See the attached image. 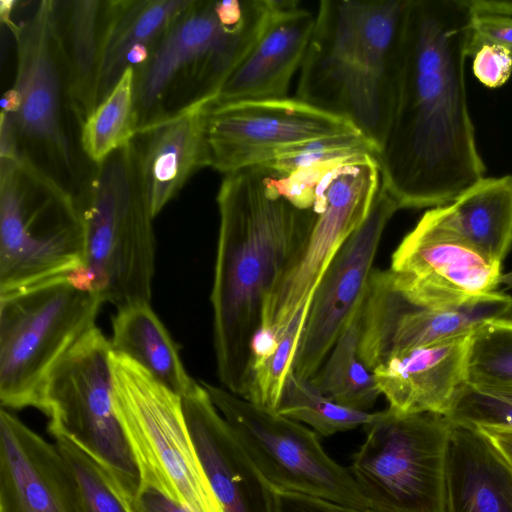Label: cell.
<instances>
[{
	"label": "cell",
	"instance_id": "cell-1",
	"mask_svg": "<svg viewBox=\"0 0 512 512\" xmlns=\"http://www.w3.org/2000/svg\"><path fill=\"white\" fill-rule=\"evenodd\" d=\"M465 0H410L390 124L377 155L400 209L451 203L485 177L470 115Z\"/></svg>",
	"mask_w": 512,
	"mask_h": 512
},
{
	"label": "cell",
	"instance_id": "cell-2",
	"mask_svg": "<svg viewBox=\"0 0 512 512\" xmlns=\"http://www.w3.org/2000/svg\"><path fill=\"white\" fill-rule=\"evenodd\" d=\"M216 200L210 299L217 375L225 389L245 398L264 299L306 242L317 212L284 196L261 165L226 174Z\"/></svg>",
	"mask_w": 512,
	"mask_h": 512
},
{
	"label": "cell",
	"instance_id": "cell-24",
	"mask_svg": "<svg viewBox=\"0 0 512 512\" xmlns=\"http://www.w3.org/2000/svg\"><path fill=\"white\" fill-rule=\"evenodd\" d=\"M194 0H108L101 48L97 105L124 72L141 69L172 23ZM96 105V106H97Z\"/></svg>",
	"mask_w": 512,
	"mask_h": 512
},
{
	"label": "cell",
	"instance_id": "cell-20",
	"mask_svg": "<svg viewBox=\"0 0 512 512\" xmlns=\"http://www.w3.org/2000/svg\"><path fill=\"white\" fill-rule=\"evenodd\" d=\"M187 426L223 512H269V486L201 383L182 396Z\"/></svg>",
	"mask_w": 512,
	"mask_h": 512
},
{
	"label": "cell",
	"instance_id": "cell-17",
	"mask_svg": "<svg viewBox=\"0 0 512 512\" xmlns=\"http://www.w3.org/2000/svg\"><path fill=\"white\" fill-rule=\"evenodd\" d=\"M0 512H86L76 477L57 446L4 408Z\"/></svg>",
	"mask_w": 512,
	"mask_h": 512
},
{
	"label": "cell",
	"instance_id": "cell-23",
	"mask_svg": "<svg viewBox=\"0 0 512 512\" xmlns=\"http://www.w3.org/2000/svg\"><path fill=\"white\" fill-rule=\"evenodd\" d=\"M442 512H512V468L477 427L450 422Z\"/></svg>",
	"mask_w": 512,
	"mask_h": 512
},
{
	"label": "cell",
	"instance_id": "cell-12",
	"mask_svg": "<svg viewBox=\"0 0 512 512\" xmlns=\"http://www.w3.org/2000/svg\"><path fill=\"white\" fill-rule=\"evenodd\" d=\"M200 383L252 466L271 489L360 509L371 508L349 469L325 452L315 431L224 387Z\"/></svg>",
	"mask_w": 512,
	"mask_h": 512
},
{
	"label": "cell",
	"instance_id": "cell-27",
	"mask_svg": "<svg viewBox=\"0 0 512 512\" xmlns=\"http://www.w3.org/2000/svg\"><path fill=\"white\" fill-rule=\"evenodd\" d=\"M112 328V350L135 361L170 391L182 397L197 386L150 303L119 308L112 319Z\"/></svg>",
	"mask_w": 512,
	"mask_h": 512
},
{
	"label": "cell",
	"instance_id": "cell-39",
	"mask_svg": "<svg viewBox=\"0 0 512 512\" xmlns=\"http://www.w3.org/2000/svg\"><path fill=\"white\" fill-rule=\"evenodd\" d=\"M473 15L512 17V0H465Z\"/></svg>",
	"mask_w": 512,
	"mask_h": 512
},
{
	"label": "cell",
	"instance_id": "cell-8",
	"mask_svg": "<svg viewBox=\"0 0 512 512\" xmlns=\"http://www.w3.org/2000/svg\"><path fill=\"white\" fill-rule=\"evenodd\" d=\"M110 341L98 327L88 331L48 376L41 410L54 438H66L109 476L131 510L141 475L114 407Z\"/></svg>",
	"mask_w": 512,
	"mask_h": 512
},
{
	"label": "cell",
	"instance_id": "cell-16",
	"mask_svg": "<svg viewBox=\"0 0 512 512\" xmlns=\"http://www.w3.org/2000/svg\"><path fill=\"white\" fill-rule=\"evenodd\" d=\"M11 32L17 50L12 88L19 108L14 115H7L20 144L28 141L71 169L73 152L64 122V102L68 98L57 34V1L37 2Z\"/></svg>",
	"mask_w": 512,
	"mask_h": 512
},
{
	"label": "cell",
	"instance_id": "cell-14",
	"mask_svg": "<svg viewBox=\"0 0 512 512\" xmlns=\"http://www.w3.org/2000/svg\"><path fill=\"white\" fill-rule=\"evenodd\" d=\"M205 123L210 167L224 175L265 164L299 143L359 133L348 121L297 98L205 108Z\"/></svg>",
	"mask_w": 512,
	"mask_h": 512
},
{
	"label": "cell",
	"instance_id": "cell-38",
	"mask_svg": "<svg viewBox=\"0 0 512 512\" xmlns=\"http://www.w3.org/2000/svg\"><path fill=\"white\" fill-rule=\"evenodd\" d=\"M131 512H191L158 488L142 484Z\"/></svg>",
	"mask_w": 512,
	"mask_h": 512
},
{
	"label": "cell",
	"instance_id": "cell-7",
	"mask_svg": "<svg viewBox=\"0 0 512 512\" xmlns=\"http://www.w3.org/2000/svg\"><path fill=\"white\" fill-rule=\"evenodd\" d=\"M101 297L68 277L0 294L2 407L40 408L51 371L93 327Z\"/></svg>",
	"mask_w": 512,
	"mask_h": 512
},
{
	"label": "cell",
	"instance_id": "cell-40",
	"mask_svg": "<svg viewBox=\"0 0 512 512\" xmlns=\"http://www.w3.org/2000/svg\"><path fill=\"white\" fill-rule=\"evenodd\" d=\"M491 440L503 458L512 468V430L491 427H477Z\"/></svg>",
	"mask_w": 512,
	"mask_h": 512
},
{
	"label": "cell",
	"instance_id": "cell-32",
	"mask_svg": "<svg viewBox=\"0 0 512 512\" xmlns=\"http://www.w3.org/2000/svg\"><path fill=\"white\" fill-rule=\"evenodd\" d=\"M467 382L512 386V319L489 321L472 334Z\"/></svg>",
	"mask_w": 512,
	"mask_h": 512
},
{
	"label": "cell",
	"instance_id": "cell-22",
	"mask_svg": "<svg viewBox=\"0 0 512 512\" xmlns=\"http://www.w3.org/2000/svg\"><path fill=\"white\" fill-rule=\"evenodd\" d=\"M472 334L396 354L377 366L373 373L388 408L404 414L444 415L467 382Z\"/></svg>",
	"mask_w": 512,
	"mask_h": 512
},
{
	"label": "cell",
	"instance_id": "cell-9",
	"mask_svg": "<svg viewBox=\"0 0 512 512\" xmlns=\"http://www.w3.org/2000/svg\"><path fill=\"white\" fill-rule=\"evenodd\" d=\"M512 319V297L468 295L391 269H374L363 300L358 354L373 371L392 356Z\"/></svg>",
	"mask_w": 512,
	"mask_h": 512
},
{
	"label": "cell",
	"instance_id": "cell-19",
	"mask_svg": "<svg viewBox=\"0 0 512 512\" xmlns=\"http://www.w3.org/2000/svg\"><path fill=\"white\" fill-rule=\"evenodd\" d=\"M390 269L468 295L494 292L501 279V263L489 260L450 228L440 206L428 209L405 235Z\"/></svg>",
	"mask_w": 512,
	"mask_h": 512
},
{
	"label": "cell",
	"instance_id": "cell-28",
	"mask_svg": "<svg viewBox=\"0 0 512 512\" xmlns=\"http://www.w3.org/2000/svg\"><path fill=\"white\" fill-rule=\"evenodd\" d=\"M361 309L362 305L310 379L332 401L368 411L381 392L373 371L366 367L358 354Z\"/></svg>",
	"mask_w": 512,
	"mask_h": 512
},
{
	"label": "cell",
	"instance_id": "cell-37",
	"mask_svg": "<svg viewBox=\"0 0 512 512\" xmlns=\"http://www.w3.org/2000/svg\"><path fill=\"white\" fill-rule=\"evenodd\" d=\"M483 44H498L512 49V17L473 15L468 55L473 56Z\"/></svg>",
	"mask_w": 512,
	"mask_h": 512
},
{
	"label": "cell",
	"instance_id": "cell-33",
	"mask_svg": "<svg viewBox=\"0 0 512 512\" xmlns=\"http://www.w3.org/2000/svg\"><path fill=\"white\" fill-rule=\"evenodd\" d=\"M444 416L456 424L512 430V386L465 382Z\"/></svg>",
	"mask_w": 512,
	"mask_h": 512
},
{
	"label": "cell",
	"instance_id": "cell-6",
	"mask_svg": "<svg viewBox=\"0 0 512 512\" xmlns=\"http://www.w3.org/2000/svg\"><path fill=\"white\" fill-rule=\"evenodd\" d=\"M84 260L75 197L26 152L0 158V294L69 277Z\"/></svg>",
	"mask_w": 512,
	"mask_h": 512
},
{
	"label": "cell",
	"instance_id": "cell-5",
	"mask_svg": "<svg viewBox=\"0 0 512 512\" xmlns=\"http://www.w3.org/2000/svg\"><path fill=\"white\" fill-rule=\"evenodd\" d=\"M75 201L85 229V260L68 277L70 282L118 309L150 303L154 217L133 140L94 165Z\"/></svg>",
	"mask_w": 512,
	"mask_h": 512
},
{
	"label": "cell",
	"instance_id": "cell-41",
	"mask_svg": "<svg viewBox=\"0 0 512 512\" xmlns=\"http://www.w3.org/2000/svg\"><path fill=\"white\" fill-rule=\"evenodd\" d=\"M18 1L14 0H1L0 1V19L1 22L6 24L8 28L11 30L15 21L12 18L13 12L18 5Z\"/></svg>",
	"mask_w": 512,
	"mask_h": 512
},
{
	"label": "cell",
	"instance_id": "cell-13",
	"mask_svg": "<svg viewBox=\"0 0 512 512\" xmlns=\"http://www.w3.org/2000/svg\"><path fill=\"white\" fill-rule=\"evenodd\" d=\"M380 183L373 155L345 161L333 170L306 242L264 299L257 336L277 341L295 312L312 300L331 260L366 219Z\"/></svg>",
	"mask_w": 512,
	"mask_h": 512
},
{
	"label": "cell",
	"instance_id": "cell-18",
	"mask_svg": "<svg viewBox=\"0 0 512 512\" xmlns=\"http://www.w3.org/2000/svg\"><path fill=\"white\" fill-rule=\"evenodd\" d=\"M314 24L315 14L301 7L299 1L279 0L260 38L205 108L288 98L291 79L300 70Z\"/></svg>",
	"mask_w": 512,
	"mask_h": 512
},
{
	"label": "cell",
	"instance_id": "cell-3",
	"mask_svg": "<svg viewBox=\"0 0 512 512\" xmlns=\"http://www.w3.org/2000/svg\"><path fill=\"white\" fill-rule=\"evenodd\" d=\"M410 0H322L296 98L352 124L378 153L390 124Z\"/></svg>",
	"mask_w": 512,
	"mask_h": 512
},
{
	"label": "cell",
	"instance_id": "cell-42",
	"mask_svg": "<svg viewBox=\"0 0 512 512\" xmlns=\"http://www.w3.org/2000/svg\"><path fill=\"white\" fill-rule=\"evenodd\" d=\"M508 49H509V48H508ZM509 50H510V51H511V53H512V49H509Z\"/></svg>",
	"mask_w": 512,
	"mask_h": 512
},
{
	"label": "cell",
	"instance_id": "cell-25",
	"mask_svg": "<svg viewBox=\"0 0 512 512\" xmlns=\"http://www.w3.org/2000/svg\"><path fill=\"white\" fill-rule=\"evenodd\" d=\"M106 1H57L67 98L79 125L97 105Z\"/></svg>",
	"mask_w": 512,
	"mask_h": 512
},
{
	"label": "cell",
	"instance_id": "cell-21",
	"mask_svg": "<svg viewBox=\"0 0 512 512\" xmlns=\"http://www.w3.org/2000/svg\"><path fill=\"white\" fill-rule=\"evenodd\" d=\"M205 104L195 103L165 116L140 129L133 139L153 217L194 174L210 167Z\"/></svg>",
	"mask_w": 512,
	"mask_h": 512
},
{
	"label": "cell",
	"instance_id": "cell-29",
	"mask_svg": "<svg viewBox=\"0 0 512 512\" xmlns=\"http://www.w3.org/2000/svg\"><path fill=\"white\" fill-rule=\"evenodd\" d=\"M138 129L135 70L129 68L80 125L81 148L86 157L98 165L129 144Z\"/></svg>",
	"mask_w": 512,
	"mask_h": 512
},
{
	"label": "cell",
	"instance_id": "cell-34",
	"mask_svg": "<svg viewBox=\"0 0 512 512\" xmlns=\"http://www.w3.org/2000/svg\"><path fill=\"white\" fill-rule=\"evenodd\" d=\"M55 440L76 477L86 512H131L109 476L93 459L72 441L62 437Z\"/></svg>",
	"mask_w": 512,
	"mask_h": 512
},
{
	"label": "cell",
	"instance_id": "cell-36",
	"mask_svg": "<svg viewBox=\"0 0 512 512\" xmlns=\"http://www.w3.org/2000/svg\"><path fill=\"white\" fill-rule=\"evenodd\" d=\"M269 512H387L373 508L360 509L319 497L269 487Z\"/></svg>",
	"mask_w": 512,
	"mask_h": 512
},
{
	"label": "cell",
	"instance_id": "cell-26",
	"mask_svg": "<svg viewBox=\"0 0 512 512\" xmlns=\"http://www.w3.org/2000/svg\"><path fill=\"white\" fill-rule=\"evenodd\" d=\"M440 207L445 222L461 238L502 263L512 246V175L485 176Z\"/></svg>",
	"mask_w": 512,
	"mask_h": 512
},
{
	"label": "cell",
	"instance_id": "cell-15",
	"mask_svg": "<svg viewBox=\"0 0 512 512\" xmlns=\"http://www.w3.org/2000/svg\"><path fill=\"white\" fill-rule=\"evenodd\" d=\"M380 183L363 223L331 260L311 300L292 371L310 379L360 309L384 230L399 210Z\"/></svg>",
	"mask_w": 512,
	"mask_h": 512
},
{
	"label": "cell",
	"instance_id": "cell-10",
	"mask_svg": "<svg viewBox=\"0 0 512 512\" xmlns=\"http://www.w3.org/2000/svg\"><path fill=\"white\" fill-rule=\"evenodd\" d=\"M114 407L147 484L191 512H223L185 419L182 398L112 350Z\"/></svg>",
	"mask_w": 512,
	"mask_h": 512
},
{
	"label": "cell",
	"instance_id": "cell-30",
	"mask_svg": "<svg viewBox=\"0 0 512 512\" xmlns=\"http://www.w3.org/2000/svg\"><path fill=\"white\" fill-rule=\"evenodd\" d=\"M275 411L310 426L322 436L364 427L377 416V412L360 411L332 401L311 379L301 377L293 371L286 378Z\"/></svg>",
	"mask_w": 512,
	"mask_h": 512
},
{
	"label": "cell",
	"instance_id": "cell-35",
	"mask_svg": "<svg viewBox=\"0 0 512 512\" xmlns=\"http://www.w3.org/2000/svg\"><path fill=\"white\" fill-rule=\"evenodd\" d=\"M472 70L486 87L503 86L512 75V53L498 44H483L473 55Z\"/></svg>",
	"mask_w": 512,
	"mask_h": 512
},
{
	"label": "cell",
	"instance_id": "cell-31",
	"mask_svg": "<svg viewBox=\"0 0 512 512\" xmlns=\"http://www.w3.org/2000/svg\"><path fill=\"white\" fill-rule=\"evenodd\" d=\"M310 304L308 301L295 312L272 349L253 357L245 399L276 410L286 378L292 371Z\"/></svg>",
	"mask_w": 512,
	"mask_h": 512
},
{
	"label": "cell",
	"instance_id": "cell-4",
	"mask_svg": "<svg viewBox=\"0 0 512 512\" xmlns=\"http://www.w3.org/2000/svg\"><path fill=\"white\" fill-rule=\"evenodd\" d=\"M279 0H194L135 72L139 129L208 103L262 35Z\"/></svg>",
	"mask_w": 512,
	"mask_h": 512
},
{
	"label": "cell",
	"instance_id": "cell-11",
	"mask_svg": "<svg viewBox=\"0 0 512 512\" xmlns=\"http://www.w3.org/2000/svg\"><path fill=\"white\" fill-rule=\"evenodd\" d=\"M349 471L370 507L442 512L449 420L441 414L377 412Z\"/></svg>",
	"mask_w": 512,
	"mask_h": 512
}]
</instances>
